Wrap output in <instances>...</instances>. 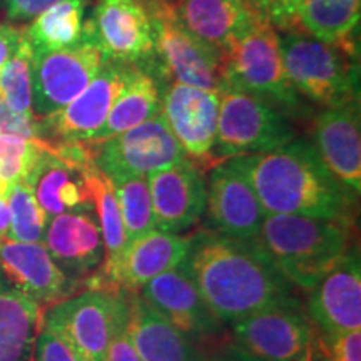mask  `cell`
Instances as JSON below:
<instances>
[{
  "mask_svg": "<svg viewBox=\"0 0 361 361\" xmlns=\"http://www.w3.org/2000/svg\"><path fill=\"white\" fill-rule=\"evenodd\" d=\"M169 8L183 29L218 52L263 19L250 0H169Z\"/></svg>",
  "mask_w": 361,
  "mask_h": 361,
  "instance_id": "22",
  "label": "cell"
},
{
  "mask_svg": "<svg viewBox=\"0 0 361 361\" xmlns=\"http://www.w3.org/2000/svg\"><path fill=\"white\" fill-rule=\"evenodd\" d=\"M112 186H114L129 246L135 239L156 229L147 180L146 178H133L117 180V183H112Z\"/></svg>",
  "mask_w": 361,
  "mask_h": 361,
  "instance_id": "31",
  "label": "cell"
},
{
  "mask_svg": "<svg viewBox=\"0 0 361 361\" xmlns=\"http://www.w3.org/2000/svg\"><path fill=\"white\" fill-rule=\"evenodd\" d=\"M0 96L13 112L27 119H39L34 112V49L25 37L0 69Z\"/></svg>",
  "mask_w": 361,
  "mask_h": 361,
  "instance_id": "30",
  "label": "cell"
},
{
  "mask_svg": "<svg viewBox=\"0 0 361 361\" xmlns=\"http://www.w3.org/2000/svg\"><path fill=\"white\" fill-rule=\"evenodd\" d=\"M0 274L35 305L52 306L71 298L74 283L54 263L42 243L0 241Z\"/></svg>",
  "mask_w": 361,
  "mask_h": 361,
  "instance_id": "19",
  "label": "cell"
},
{
  "mask_svg": "<svg viewBox=\"0 0 361 361\" xmlns=\"http://www.w3.org/2000/svg\"><path fill=\"white\" fill-rule=\"evenodd\" d=\"M87 25L109 62L147 64L154 57V27L142 0H97Z\"/></svg>",
  "mask_w": 361,
  "mask_h": 361,
  "instance_id": "13",
  "label": "cell"
},
{
  "mask_svg": "<svg viewBox=\"0 0 361 361\" xmlns=\"http://www.w3.org/2000/svg\"><path fill=\"white\" fill-rule=\"evenodd\" d=\"M221 89H233L263 99L284 116H303L300 94L284 69L281 40L266 19L256 20L219 52Z\"/></svg>",
  "mask_w": 361,
  "mask_h": 361,
  "instance_id": "4",
  "label": "cell"
},
{
  "mask_svg": "<svg viewBox=\"0 0 361 361\" xmlns=\"http://www.w3.org/2000/svg\"><path fill=\"white\" fill-rule=\"evenodd\" d=\"M114 293L87 291L49 306L42 328L59 338L75 361H107Z\"/></svg>",
  "mask_w": 361,
  "mask_h": 361,
  "instance_id": "12",
  "label": "cell"
},
{
  "mask_svg": "<svg viewBox=\"0 0 361 361\" xmlns=\"http://www.w3.org/2000/svg\"><path fill=\"white\" fill-rule=\"evenodd\" d=\"M154 27V57L147 62L162 82L214 90L223 87L219 52L183 29L171 13L169 0H142Z\"/></svg>",
  "mask_w": 361,
  "mask_h": 361,
  "instance_id": "7",
  "label": "cell"
},
{
  "mask_svg": "<svg viewBox=\"0 0 361 361\" xmlns=\"http://www.w3.org/2000/svg\"><path fill=\"white\" fill-rule=\"evenodd\" d=\"M40 326V306L0 274V361H29Z\"/></svg>",
  "mask_w": 361,
  "mask_h": 361,
  "instance_id": "27",
  "label": "cell"
},
{
  "mask_svg": "<svg viewBox=\"0 0 361 361\" xmlns=\"http://www.w3.org/2000/svg\"><path fill=\"white\" fill-rule=\"evenodd\" d=\"M250 2L274 29L293 32L300 27V8L303 0H250Z\"/></svg>",
  "mask_w": 361,
  "mask_h": 361,
  "instance_id": "35",
  "label": "cell"
},
{
  "mask_svg": "<svg viewBox=\"0 0 361 361\" xmlns=\"http://www.w3.org/2000/svg\"><path fill=\"white\" fill-rule=\"evenodd\" d=\"M308 318L322 335L361 329V263L358 247H350L310 290Z\"/></svg>",
  "mask_w": 361,
  "mask_h": 361,
  "instance_id": "17",
  "label": "cell"
},
{
  "mask_svg": "<svg viewBox=\"0 0 361 361\" xmlns=\"http://www.w3.org/2000/svg\"><path fill=\"white\" fill-rule=\"evenodd\" d=\"M24 40V29L0 22V69L17 52Z\"/></svg>",
  "mask_w": 361,
  "mask_h": 361,
  "instance_id": "40",
  "label": "cell"
},
{
  "mask_svg": "<svg viewBox=\"0 0 361 361\" xmlns=\"http://www.w3.org/2000/svg\"><path fill=\"white\" fill-rule=\"evenodd\" d=\"M184 266L207 310L221 324H233L252 313L296 300L291 295L293 284L258 239L243 241L201 229L191 236Z\"/></svg>",
  "mask_w": 361,
  "mask_h": 361,
  "instance_id": "1",
  "label": "cell"
},
{
  "mask_svg": "<svg viewBox=\"0 0 361 361\" xmlns=\"http://www.w3.org/2000/svg\"><path fill=\"white\" fill-rule=\"evenodd\" d=\"M191 236L152 229L130 243L117 274V291L137 293L149 281L186 259Z\"/></svg>",
  "mask_w": 361,
  "mask_h": 361,
  "instance_id": "24",
  "label": "cell"
},
{
  "mask_svg": "<svg viewBox=\"0 0 361 361\" xmlns=\"http://www.w3.org/2000/svg\"><path fill=\"white\" fill-rule=\"evenodd\" d=\"M42 245L72 281L94 273L104 261L102 233L94 209L54 216Z\"/></svg>",
  "mask_w": 361,
  "mask_h": 361,
  "instance_id": "21",
  "label": "cell"
},
{
  "mask_svg": "<svg viewBox=\"0 0 361 361\" xmlns=\"http://www.w3.org/2000/svg\"><path fill=\"white\" fill-rule=\"evenodd\" d=\"M139 64L109 62L99 71L87 87L64 109L40 119L42 141L52 144H89L123 94Z\"/></svg>",
  "mask_w": 361,
  "mask_h": 361,
  "instance_id": "10",
  "label": "cell"
},
{
  "mask_svg": "<svg viewBox=\"0 0 361 361\" xmlns=\"http://www.w3.org/2000/svg\"><path fill=\"white\" fill-rule=\"evenodd\" d=\"M247 180L266 214L346 218L355 200L319 159L308 139L258 154L226 159Z\"/></svg>",
  "mask_w": 361,
  "mask_h": 361,
  "instance_id": "2",
  "label": "cell"
},
{
  "mask_svg": "<svg viewBox=\"0 0 361 361\" xmlns=\"http://www.w3.org/2000/svg\"><path fill=\"white\" fill-rule=\"evenodd\" d=\"M128 329L141 361H202L194 343L157 314L137 293H128Z\"/></svg>",
  "mask_w": 361,
  "mask_h": 361,
  "instance_id": "25",
  "label": "cell"
},
{
  "mask_svg": "<svg viewBox=\"0 0 361 361\" xmlns=\"http://www.w3.org/2000/svg\"><path fill=\"white\" fill-rule=\"evenodd\" d=\"M331 361H361V329L322 335Z\"/></svg>",
  "mask_w": 361,
  "mask_h": 361,
  "instance_id": "37",
  "label": "cell"
},
{
  "mask_svg": "<svg viewBox=\"0 0 361 361\" xmlns=\"http://www.w3.org/2000/svg\"><path fill=\"white\" fill-rule=\"evenodd\" d=\"M258 243L291 284L313 290L350 250L346 218L266 214Z\"/></svg>",
  "mask_w": 361,
  "mask_h": 361,
  "instance_id": "3",
  "label": "cell"
},
{
  "mask_svg": "<svg viewBox=\"0 0 361 361\" xmlns=\"http://www.w3.org/2000/svg\"><path fill=\"white\" fill-rule=\"evenodd\" d=\"M281 54L288 79L301 97L326 109L358 104V74L351 40L326 44L298 30L284 32Z\"/></svg>",
  "mask_w": 361,
  "mask_h": 361,
  "instance_id": "5",
  "label": "cell"
},
{
  "mask_svg": "<svg viewBox=\"0 0 361 361\" xmlns=\"http://www.w3.org/2000/svg\"><path fill=\"white\" fill-rule=\"evenodd\" d=\"M293 139L295 128L276 107L251 94L219 90L218 130L213 147L218 159L274 151Z\"/></svg>",
  "mask_w": 361,
  "mask_h": 361,
  "instance_id": "6",
  "label": "cell"
},
{
  "mask_svg": "<svg viewBox=\"0 0 361 361\" xmlns=\"http://www.w3.org/2000/svg\"><path fill=\"white\" fill-rule=\"evenodd\" d=\"M47 147L51 146L32 139L0 134V196L7 197L17 184L29 180L40 154Z\"/></svg>",
  "mask_w": 361,
  "mask_h": 361,
  "instance_id": "32",
  "label": "cell"
},
{
  "mask_svg": "<svg viewBox=\"0 0 361 361\" xmlns=\"http://www.w3.org/2000/svg\"><path fill=\"white\" fill-rule=\"evenodd\" d=\"M361 0H303L300 27L326 44H343L360 24Z\"/></svg>",
  "mask_w": 361,
  "mask_h": 361,
  "instance_id": "29",
  "label": "cell"
},
{
  "mask_svg": "<svg viewBox=\"0 0 361 361\" xmlns=\"http://www.w3.org/2000/svg\"><path fill=\"white\" fill-rule=\"evenodd\" d=\"M157 231L180 234L200 223L206 211V179L191 159L149 174Z\"/></svg>",
  "mask_w": 361,
  "mask_h": 361,
  "instance_id": "15",
  "label": "cell"
},
{
  "mask_svg": "<svg viewBox=\"0 0 361 361\" xmlns=\"http://www.w3.org/2000/svg\"><path fill=\"white\" fill-rule=\"evenodd\" d=\"M11 207V229L8 239L19 243H42L49 216L35 200L27 184H17L7 196Z\"/></svg>",
  "mask_w": 361,
  "mask_h": 361,
  "instance_id": "33",
  "label": "cell"
},
{
  "mask_svg": "<svg viewBox=\"0 0 361 361\" xmlns=\"http://www.w3.org/2000/svg\"><path fill=\"white\" fill-rule=\"evenodd\" d=\"M87 0H59L32 19L24 37L35 52H54L79 44L85 35Z\"/></svg>",
  "mask_w": 361,
  "mask_h": 361,
  "instance_id": "28",
  "label": "cell"
},
{
  "mask_svg": "<svg viewBox=\"0 0 361 361\" xmlns=\"http://www.w3.org/2000/svg\"><path fill=\"white\" fill-rule=\"evenodd\" d=\"M82 166L64 159L52 147L42 151L25 184L32 189L35 200L49 219L72 211L94 209Z\"/></svg>",
  "mask_w": 361,
  "mask_h": 361,
  "instance_id": "23",
  "label": "cell"
},
{
  "mask_svg": "<svg viewBox=\"0 0 361 361\" xmlns=\"http://www.w3.org/2000/svg\"><path fill=\"white\" fill-rule=\"evenodd\" d=\"M162 89H164V82L157 78L156 72L147 64H139L133 80L117 97L102 128L97 130L89 144L106 141L161 114Z\"/></svg>",
  "mask_w": 361,
  "mask_h": 361,
  "instance_id": "26",
  "label": "cell"
},
{
  "mask_svg": "<svg viewBox=\"0 0 361 361\" xmlns=\"http://www.w3.org/2000/svg\"><path fill=\"white\" fill-rule=\"evenodd\" d=\"M306 361H331L328 358L326 355H322L319 353V350H314V346H311V351H310V356Z\"/></svg>",
  "mask_w": 361,
  "mask_h": 361,
  "instance_id": "43",
  "label": "cell"
},
{
  "mask_svg": "<svg viewBox=\"0 0 361 361\" xmlns=\"http://www.w3.org/2000/svg\"><path fill=\"white\" fill-rule=\"evenodd\" d=\"M231 361H264V360H259V358H252V356L243 353V351H239L234 348V353H233V358Z\"/></svg>",
  "mask_w": 361,
  "mask_h": 361,
  "instance_id": "42",
  "label": "cell"
},
{
  "mask_svg": "<svg viewBox=\"0 0 361 361\" xmlns=\"http://www.w3.org/2000/svg\"><path fill=\"white\" fill-rule=\"evenodd\" d=\"M96 168L111 183L147 178L189 159L180 147L164 116L157 114L146 123L102 142L87 144Z\"/></svg>",
  "mask_w": 361,
  "mask_h": 361,
  "instance_id": "8",
  "label": "cell"
},
{
  "mask_svg": "<svg viewBox=\"0 0 361 361\" xmlns=\"http://www.w3.org/2000/svg\"><path fill=\"white\" fill-rule=\"evenodd\" d=\"M128 293H114L107 361H141L128 329Z\"/></svg>",
  "mask_w": 361,
  "mask_h": 361,
  "instance_id": "34",
  "label": "cell"
},
{
  "mask_svg": "<svg viewBox=\"0 0 361 361\" xmlns=\"http://www.w3.org/2000/svg\"><path fill=\"white\" fill-rule=\"evenodd\" d=\"M59 0H6V11L12 22L32 20Z\"/></svg>",
  "mask_w": 361,
  "mask_h": 361,
  "instance_id": "39",
  "label": "cell"
},
{
  "mask_svg": "<svg viewBox=\"0 0 361 361\" xmlns=\"http://www.w3.org/2000/svg\"><path fill=\"white\" fill-rule=\"evenodd\" d=\"M8 229H11V207L7 197L0 196V241L8 238Z\"/></svg>",
  "mask_w": 361,
  "mask_h": 361,
  "instance_id": "41",
  "label": "cell"
},
{
  "mask_svg": "<svg viewBox=\"0 0 361 361\" xmlns=\"http://www.w3.org/2000/svg\"><path fill=\"white\" fill-rule=\"evenodd\" d=\"M204 214L211 231L243 241L258 239L266 218L252 188L228 161L209 171Z\"/></svg>",
  "mask_w": 361,
  "mask_h": 361,
  "instance_id": "14",
  "label": "cell"
},
{
  "mask_svg": "<svg viewBox=\"0 0 361 361\" xmlns=\"http://www.w3.org/2000/svg\"><path fill=\"white\" fill-rule=\"evenodd\" d=\"M236 350L264 361H306L314 343L313 323L300 301L271 306L233 323Z\"/></svg>",
  "mask_w": 361,
  "mask_h": 361,
  "instance_id": "11",
  "label": "cell"
},
{
  "mask_svg": "<svg viewBox=\"0 0 361 361\" xmlns=\"http://www.w3.org/2000/svg\"><path fill=\"white\" fill-rule=\"evenodd\" d=\"M162 116L189 159L202 161L213 156L219 92L166 82L162 89Z\"/></svg>",
  "mask_w": 361,
  "mask_h": 361,
  "instance_id": "16",
  "label": "cell"
},
{
  "mask_svg": "<svg viewBox=\"0 0 361 361\" xmlns=\"http://www.w3.org/2000/svg\"><path fill=\"white\" fill-rule=\"evenodd\" d=\"M313 146L341 188L353 200L361 191L360 107L351 104L319 112L314 119Z\"/></svg>",
  "mask_w": 361,
  "mask_h": 361,
  "instance_id": "20",
  "label": "cell"
},
{
  "mask_svg": "<svg viewBox=\"0 0 361 361\" xmlns=\"http://www.w3.org/2000/svg\"><path fill=\"white\" fill-rule=\"evenodd\" d=\"M0 134L19 135V137L44 142L40 119H27V117L13 112L2 96H0Z\"/></svg>",
  "mask_w": 361,
  "mask_h": 361,
  "instance_id": "36",
  "label": "cell"
},
{
  "mask_svg": "<svg viewBox=\"0 0 361 361\" xmlns=\"http://www.w3.org/2000/svg\"><path fill=\"white\" fill-rule=\"evenodd\" d=\"M107 59L90 34L85 22V35L79 44L54 52L34 51V112L39 119L64 109L79 96Z\"/></svg>",
  "mask_w": 361,
  "mask_h": 361,
  "instance_id": "9",
  "label": "cell"
},
{
  "mask_svg": "<svg viewBox=\"0 0 361 361\" xmlns=\"http://www.w3.org/2000/svg\"><path fill=\"white\" fill-rule=\"evenodd\" d=\"M139 296L191 341L219 333L221 323L207 310L184 261L149 281Z\"/></svg>",
  "mask_w": 361,
  "mask_h": 361,
  "instance_id": "18",
  "label": "cell"
},
{
  "mask_svg": "<svg viewBox=\"0 0 361 361\" xmlns=\"http://www.w3.org/2000/svg\"><path fill=\"white\" fill-rule=\"evenodd\" d=\"M32 355L34 361H75L64 343L42 326H40L37 340H35Z\"/></svg>",
  "mask_w": 361,
  "mask_h": 361,
  "instance_id": "38",
  "label": "cell"
}]
</instances>
